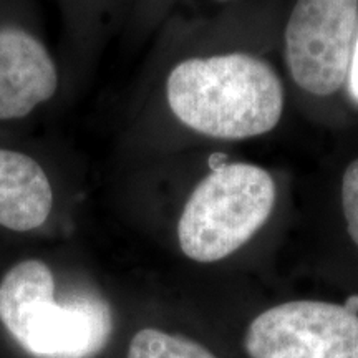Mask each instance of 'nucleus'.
<instances>
[{
    "label": "nucleus",
    "mask_w": 358,
    "mask_h": 358,
    "mask_svg": "<svg viewBox=\"0 0 358 358\" xmlns=\"http://www.w3.org/2000/svg\"><path fill=\"white\" fill-rule=\"evenodd\" d=\"M169 108L181 123L217 140L272 131L284 111V87L264 58L245 52L187 58L168 77Z\"/></svg>",
    "instance_id": "1"
},
{
    "label": "nucleus",
    "mask_w": 358,
    "mask_h": 358,
    "mask_svg": "<svg viewBox=\"0 0 358 358\" xmlns=\"http://www.w3.org/2000/svg\"><path fill=\"white\" fill-rule=\"evenodd\" d=\"M0 322L34 358H95L108 343L110 306L93 290L55 299V279L42 261L19 262L0 282Z\"/></svg>",
    "instance_id": "2"
},
{
    "label": "nucleus",
    "mask_w": 358,
    "mask_h": 358,
    "mask_svg": "<svg viewBox=\"0 0 358 358\" xmlns=\"http://www.w3.org/2000/svg\"><path fill=\"white\" fill-rule=\"evenodd\" d=\"M272 174L259 164H222L196 186L178 224L182 254L196 262L229 257L256 236L275 206Z\"/></svg>",
    "instance_id": "3"
},
{
    "label": "nucleus",
    "mask_w": 358,
    "mask_h": 358,
    "mask_svg": "<svg viewBox=\"0 0 358 358\" xmlns=\"http://www.w3.org/2000/svg\"><path fill=\"white\" fill-rule=\"evenodd\" d=\"M358 34V0H297L284 32V57L295 85L330 96L347 85Z\"/></svg>",
    "instance_id": "4"
},
{
    "label": "nucleus",
    "mask_w": 358,
    "mask_h": 358,
    "mask_svg": "<svg viewBox=\"0 0 358 358\" xmlns=\"http://www.w3.org/2000/svg\"><path fill=\"white\" fill-rule=\"evenodd\" d=\"M249 358H358V313L324 301L267 308L244 338Z\"/></svg>",
    "instance_id": "5"
},
{
    "label": "nucleus",
    "mask_w": 358,
    "mask_h": 358,
    "mask_svg": "<svg viewBox=\"0 0 358 358\" xmlns=\"http://www.w3.org/2000/svg\"><path fill=\"white\" fill-rule=\"evenodd\" d=\"M58 75L45 47L20 29L0 30V120L24 118L57 92Z\"/></svg>",
    "instance_id": "6"
},
{
    "label": "nucleus",
    "mask_w": 358,
    "mask_h": 358,
    "mask_svg": "<svg viewBox=\"0 0 358 358\" xmlns=\"http://www.w3.org/2000/svg\"><path fill=\"white\" fill-rule=\"evenodd\" d=\"M53 192L37 161L17 151L0 150V226L25 232L50 216Z\"/></svg>",
    "instance_id": "7"
},
{
    "label": "nucleus",
    "mask_w": 358,
    "mask_h": 358,
    "mask_svg": "<svg viewBox=\"0 0 358 358\" xmlns=\"http://www.w3.org/2000/svg\"><path fill=\"white\" fill-rule=\"evenodd\" d=\"M128 358H217L194 340L158 329H143L134 335Z\"/></svg>",
    "instance_id": "8"
},
{
    "label": "nucleus",
    "mask_w": 358,
    "mask_h": 358,
    "mask_svg": "<svg viewBox=\"0 0 358 358\" xmlns=\"http://www.w3.org/2000/svg\"><path fill=\"white\" fill-rule=\"evenodd\" d=\"M342 209L348 234L358 248V158L353 159L343 173Z\"/></svg>",
    "instance_id": "9"
},
{
    "label": "nucleus",
    "mask_w": 358,
    "mask_h": 358,
    "mask_svg": "<svg viewBox=\"0 0 358 358\" xmlns=\"http://www.w3.org/2000/svg\"><path fill=\"white\" fill-rule=\"evenodd\" d=\"M348 95L353 100L355 105H358V34L355 40V47H353L352 60H350V69H348V77H347V85Z\"/></svg>",
    "instance_id": "10"
},
{
    "label": "nucleus",
    "mask_w": 358,
    "mask_h": 358,
    "mask_svg": "<svg viewBox=\"0 0 358 358\" xmlns=\"http://www.w3.org/2000/svg\"><path fill=\"white\" fill-rule=\"evenodd\" d=\"M345 307L348 310L353 312V313H358V297H352L348 299V302L345 303Z\"/></svg>",
    "instance_id": "11"
}]
</instances>
